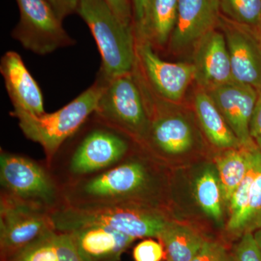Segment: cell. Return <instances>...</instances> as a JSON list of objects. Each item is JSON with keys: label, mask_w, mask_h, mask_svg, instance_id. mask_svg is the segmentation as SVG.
<instances>
[{"label": "cell", "mask_w": 261, "mask_h": 261, "mask_svg": "<svg viewBox=\"0 0 261 261\" xmlns=\"http://www.w3.org/2000/svg\"><path fill=\"white\" fill-rule=\"evenodd\" d=\"M106 84V81L98 76L91 87L54 113L39 116L17 110L10 113L18 120L25 137L42 147L47 166L67 140L75 135L95 112Z\"/></svg>", "instance_id": "obj_3"}, {"label": "cell", "mask_w": 261, "mask_h": 261, "mask_svg": "<svg viewBox=\"0 0 261 261\" xmlns=\"http://www.w3.org/2000/svg\"><path fill=\"white\" fill-rule=\"evenodd\" d=\"M20 20L12 32L25 49L45 56L75 44L47 0H16Z\"/></svg>", "instance_id": "obj_8"}, {"label": "cell", "mask_w": 261, "mask_h": 261, "mask_svg": "<svg viewBox=\"0 0 261 261\" xmlns=\"http://www.w3.org/2000/svg\"><path fill=\"white\" fill-rule=\"evenodd\" d=\"M137 56L154 89L171 102L181 100L195 80L193 64L163 61L145 39L137 42Z\"/></svg>", "instance_id": "obj_11"}, {"label": "cell", "mask_w": 261, "mask_h": 261, "mask_svg": "<svg viewBox=\"0 0 261 261\" xmlns=\"http://www.w3.org/2000/svg\"><path fill=\"white\" fill-rule=\"evenodd\" d=\"M226 39L233 81L261 92V32L226 17L219 23Z\"/></svg>", "instance_id": "obj_10"}, {"label": "cell", "mask_w": 261, "mask_h": 261, "mask_svg": "<svg viewBox=\"0 0 261 261\" xmlns=\"http://www.w3.org/2000/svg\"><path fill=\"white\" fill-rule=\"evenodd\" d=\"M53 228L68 233L86 225H101L137 238H159L170 221L158 207L135 204L72 206L51 213Z\"/></svg>", "instance_id": "obj_2"}, {"label": "cell", "mask_w": 261, "mask_h": 261, "mask_svg": "<svg viewBox=\"0 0 261 261\" xmlns=\"http://www.w3.org/2000/svg\"><path fill=\"white\" fill-rule=\"evenodd\" d=\"M191 261H231L225 247L216 242L206 240Z\"/></svg>", "instance_id": "obj_29"}, {"label": "cell", "mask_w": 261, "mask_h": 261, "mask_svg": "<svg viewBox=\"0 0 261 261\" xmlns=\"http://www.w3.org/2000/svg\"><path fill=\"white\" fill-rule=\"evenodd\" d=\"M250 135L254 143L261 150V92L250 121Z\"/></svg>", "instance_id": "obj_33"}, {"label": "cell", "mask_w": 261, "mask_h": 261, "mask_svg": "<svg viewBox=\"0 0 261 261\" xmlns=\"http://www.w3.org/2000/svg\"><path fill=\"white\" fill-rule=\"evenodd\" d=\"M231 261H261L260 250L253 233H246L240 238L233 250Z\"/></svg>", "instance_id": "obj_27"}, {"label": "cell", "mask_w": 261, "mask_h": 261, "mask_svg": "<svg viewBox=\"0 0 261 261\" xmlns=\"http://www.w3.org/2000/svg\"><path fill=\"white\" fill-rule=\"evenodd\" d=\"M1 261H84L69 233L55 228Z\"/></svg>", "instance_id": "obj_17"}, {"label": "cell", "mask_w": 261, "mask_h": 261, "mask_svg": "<svg viewBox=\"0 0 261 261\" xmlns=\"http://www.w3.org/2000/svg\"><path fill=\"white\" fill-rule=\"evenodd\" d=\"M196 200L206 215L220 221L222 218V199L219 178L214 171L205 170L195 185Z\"/></svg>", "instance_id": "obj_24"}, {"label": "cell", "mask_w": 261, "mask_h": 261, "mask_svg": "<svg viewBox=\"0 0 261 261\" xmlns=\"http://www.w3.org/2000/svg\"><path fill=\"white\" fill-rule=\"evenodd\" d=\"M194 55L195 80L205 90L234 82L226 39L211 31L197 43Z\"/></svg>", "instance_id": "obj_13"}, {"label": "cell", "mask_w": 261, "mask_h": 261, "mask_svg": "<svg viewBox=\"0 0 261 261\" xmlns=\"http://www.w3.org/2000/svg\"><path fill=\"white\" fill-rule=\"evenodd\" d=\"M226 18L260 31L261 0H219Z\"/></svg>", "instance_id": "obj_25"}, {"label": "cell", "mask_w": 261, "mask_h": 261, "mask_svg": "<svg viewBox=\"0 0 261 261\" xmlns=\"http://www.w3.org/2000/svg\"><path fill=\"white\" fill-rule=\"evenodd\" d=\"M144 140L150 142L152 148L167 155L188 152L193 145V132L188 122L177 116H163L150 122Z\"/></svg>", "instance_id": "obj_18"}, {"label": "cell", "mask_w": 261, "mask_h": 261, "mask_svg": "<svg viewBox=\"0 0 261 261\" xmlns=\"http://www.w3.org/2000/svg\"><path fill=\"white\" fill-rule=\"evenodd\" d=\"M261 228V171L252 184L248 205L233 235L241 238Z\"/></svg>", "instance_id": "obj_26"}, {"label": "cell", "mask_w": 261, "mask_h": 261, "mask_svg": "<svg viewBox=\"0 0 261 261\" xmlns=\"http://www.w3.org/2000/svg\"><path fill=\"white\" fill-rule=\"evenodd\" d=\"M1 192L50 213L65 205L63 190L49 168L30 158L1 149Z\"/></svg>", "instance_id": "obj_6"}, {"label": "cell", "mask_w": 261, "mask_h": 261, "mask_svg": "<svg viewBox=\"0 0 261 261\" xmlns=\"http://www.w3.org/2000/svg\"><path fill=\"white\" fill-rule=\"evenodd\" d=\"M57 16L63 21V19L77 13L80 0H47Z\"/></svg>", "instance_id": "obj_32"}, {"label": "cell", "mask_w": 261, "mask_h": 261, "mask_svg": "<svg viewBox=\"0 0 261 261\" xmlns=\"http://www.w3.org/2000/svg\"><path fill=\"white\" fill-rule=\"evenodd\" d=\"M68 233L84 261H120L136 240L101 225H86Z\"/></svg>", "instance_id": "obj_16"}, {"label": "cell", "mask_w": 261, "mask_h": 261, "mask_svg": "<svg viewBox=\"0 0 261 261\" xmlns=\"http://www.w3.org/2000/svg\"><path fill=\"white\" fill-rule=\"evenodd\" d=\"M260 32H261V23H260Z\"/></svg>", "instance_id": "obj_35"}, {"label": "cell", "mask_w": 261, "mask_h": 261, "mask_svg": "<svg viewBox=\"0 0 261 261\" xmlns=\"http://www.w3.org/2000/svg\"><path fill=\"white\" fill-rule=\"evenodd\" d=\"M123 23L134 27L133 10L130 0H104ZM135 28V27H134Z\"/></svg>", "instance_id": "obj_31"}, {"label": "cell", "mask_w": 261, "mask_h": 261, "mask_svg": "<svg viewBox=\"0 0 261 261\" xmlns=\"http://www.w3.org/2000/svg\"><path fill=\"white\" fill-rule=\"evenodd\" d=\"M149 162L128 156L112 167L62 188L65 205L135 204L157 207V177Z\"/></svg>", "instance_id": "obj_1"}, {"label": "cell", "mask_w": 261, "mask_h": 261, "mask_svg": "<svg viewBox=\"0 0 261 261\" xmlns=\"http://www.w3.org/2000/svg\"><path fill=\"white\" fill-rule=\"evenodd\" d=\"M167 261H191L206 240L191 228L170 222L159 237Z\"/></svg>", "instance_id": "obj_22"}, {"label": "cell", "mask_w": 261, "mask_h": 261, "mask_svg": "<svg viewBox=\"0 0 261 261\" xmlns=\"http://www.w3.org/2000/svg\"><path fill=\"white\" fill-rule=\"evenodd\" d=\"M97 123V126L86 133L71 151L55 158L47 166L62 188L112 167L129 154L125 135Z\"/></svg>", "instance_id": "obj_5"}, {"label": "cell", "mask_w": 261, "mask_h": 261, "mask_svg": "<svg viewBox=\"0 0 261 261\" xmlns=\"http://www.w3.org/2000/svg\"><path fill=\"white\" fill-rule=\"evenodd\" d=\"M53 228L49 211L1 192V257L23 248Z\"/></svg>", "instance_id": "obj_9"}, {"label": "cell", "mask_w": 261, "mask_h": 261, "mask_svg": "<svg viewBox=\"0 0 261 261\" xmlns=\"http://www.w3.org/2000/svg\"><path fill=\"white\" fill-rule=\"evenodd\" d=\"M195 107L201 126L213 145L226 149L242 147L214 99L205 89L196 94Z\"/></svg>", "instance_id": "obj_19"}, {"label": "cell", "mask_w": 261, "mask_h": 261, "mask_svg": "<svg viewBox=\"0 0 261 261\" xmlns=\"http://www.w3.org/2000/svg\"><path fill=\"white\" fill-rule=\"evenodd\" d=\"M132 73L106 82L97 109L96 121L117 130L144 140L150 121L142 94Z\"/></svg>", "instance_id": "obj_7"}, {"label": "cell", "mask_w": 261, "mask_h": 261, "mask_svg": "<svg viewBox=\"0 0 261 261\" xmlns=\"http://www.w3.org/2000/svg\"><path fill=\"white\" fill-rule=\"evenodd\" d=\"M0 72L13 110L37 116L45 113L40 87L18 53H5L0 61Z\"/></svg>", "instance_id": "obj_14"}, {"label": "cell", "mask_w": 261, "mask_h": 261, "mask_svg": "<svg viewBox=\"0 0 261 261\" xmlns=\"http://www.w3.org/2000/svg\"><path fill=\"white\" fill-rule=\"evenodd\" d=\"M166 251L163 244L147 239L137 244L133 250L135 261H162Z\"/></svg>", "instance_id": "obj_28"}, {"label": "cell", "mask_w": 261, "mask_h": 261, "mask_svg": "<svg viewBox=\"0 0 261 261\" xmlns=\"http://www.w3.org/2000/svg\"><path fill=\"white\" fill-rule=\"evenodd\" d=\"M179 0H149L145 30L140 39L163 46L172 34Z\"/></svg>", "instance_id": "obj_21"}, {"label": "cell", "mask_w": 261, "mask_h": 261, "mask_svg": "<svg viewBox=\"0 0 261 261\" xmlns=\"http://www.w3.org/2000/svg\"><path fill=\"white\" fill-rule=\"evenodd\" d=\"M220 11L219 0H179L171 47L185 49L198 42L219 23Z\"/></svg>", "instance_id": "obj_15"}, {"label": "cell", "mask_w": 261, "mask_h": 261, "mask_svg": "<svg viewBox=\"0 0 261 261\" xmlns=\"http://www.w3.org/2000/svg\"><path fill=\"white\" fill-rule=\"evenodd\" d=\"M257 146L228 149L216 160L223 199L229 202L231 196L251 165Z\"/></svg>", "instance_id": "obj_20"}, {"label": "cell", "mask_w": 261, "mask_h": 261, "mask_svg": "<svg viewBox=\"0 0 261 261\" xmlns=\"http://www.w3.org/2000/svg\"><path fill=\"white\" fill-rule=\"evenodd\" d=\"M77 13L88 25L99 49V76L108 82L132 73L137 58L134 27L123 23L104 0H80Z\"/></svg>", "instance_id": "obj_4"}, {"label": "cell", "mask_w": 261, "mask_h": 261, "mask_svg": "<svg viewBox=\"0 0 261 261\" xmlns=\"http://www.w3.org/2000/svg\"><path fill=\"white\" fill-rule=\"evenodd\" d=\"M260 171L261 150L257 147L246 175L233 192L229 201L230 217L227 224V231L231 234L233 235L239 222L246 211L252 184Z\"/></svg>", "instance_id": "obj_23"}, {"label": "cell", "mask_w": 261, "mask_h": 261, "mask_svg": "<svg viewBox=\"0 0 261 261\" xmlns=\"http://www.w3.org/2000/svg\"><path fill=\"white\" fill-rule=\"evenodd\" d=\"M253 235L261 254V228L257 229V231H255V232L253 233Z\"/></svg>", "instance_id": "obj_34"}, {"label": "cell", "mask_w": 261, "mask_h": 261, "mask_svg": "<svg viewBox=\"0 0 261 261\" xmlns=\"http://www.w3.org/2000/svg\"><path fill=\"white\" fill-rule=\"evenodd\" d=\"M133 10L136 37L140 38L145 30L149 0H130Z\"/></svg>", "instance_id": "obj_30"}, {"label": "cell", "mask_w": 261, "mask_h": 261, "mask_svg": "<svg viewBox=\"0 0 261 261\" xmlns=\"http://www.w3.org/2000/svg\"><path fill=\"white\" fill-rule=\"evenodd\" d=\"M214 99L242 147L255 145L250 124L260 92L247 84L231 82L205 90Z\"/></svg>", "instance_id": "obj_12"}]
</instances>
